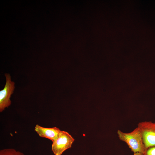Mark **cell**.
Returning a JSON list of instances; mask_svg holds the SVG:
<instances>
[{"label": "cell", "instance_id": "cell-4", "mask_svg": "<svg viewBox=\"0 0 155 155\" xmlns=\"http://www.w3.org/2000/svg\"><path fill=\"white\" fill-rule=\"evenodd\" d=\"M6 83L3 89L0 91V112H2L11 103L10 99L13 93L15 86V83L11 80V77L9 73H5Z\"/></svg>", "mask_w": 155, "mask_h": 155}, {"label": "cell", "instance_id": "cell-2", "mask_svg": "<svg viewBox=\"0 0 155 155\" xmlns=\"http://www.w3.org/2000/svg\"><path fill=\"white\" fill-rule=\"evenodd\" d=\"M137 127L141 131L143 143L146 149L155 146V122L142 121L138 123Z\"/></svg>", "mask_w": 155, "mask_h": 155}, {"label": "cell", "instance_id": "cell-3", "mask_svg": "<svg viewBox=\"0 0 155 155\" xmlns=\"http://www.w3.org/2000/svg\"><path fill=\"white\" fill-rule=\"evenodd\" d=\"M74 138L67 132L61 131L52 144V150L55 155H61L67 150L71 148Z\"/></svg>", "mask_w": 155, "mask_h": 155}, {"label": "cell", "instance_id": "cell-5", "mask_svg": "<svg viewBox=\"0 0 155 155\" xmlns=\"http://www.w3.org/2000/svg\"><path fill=\"white\" fill-rule=\"evenodd\" d=\"M34 130L40 137L48 139L52 142L57 138L61 131L56 127L47 128L38 124L35 125Z\"/></svg>", "mask_w": 155, "mask_h": 155}, {"label": "cell", "instance_id": "cell-7", "mask_svg": "<svg viewBox=\"0 0 155 155\" xmlns=\"http://www.w3.org/2000/svg\"><path fill=\"white\" fill-rule=\"evenodd\" d=\"M144 155H155V146L147 149Z\"/></svg>", "mask_w": 155, "mask_h": 155}, {"label": "cell", "instance_id": "cell-1", "mask_svg": "<svg viewBox=\"0 0 155 155\" xmlns=\"http://www.w3.org/2000/svg\"><path fill=\"white\" fill-rule=\"evenodd\" d=\"M117 133L119 139L125 142L133 153H145L146 149L143 143L141 131L138 127L130 132H124L119 129Z\"/></svg>", "mask_w": 155, "mask_h": 155}, {"label": "cell", "instance_id": "cell-6", "mask_svg": "<svg viewBox=\"0 0 155 155\" xmlns=\"http://www.w3.org/2000/svg\"><path fill=\"white\" fill-rule=\"evenodd\" d=\"M0 155H25L23 153L13 148L3 149L0 151Z\"/></svg>", "mask_w": 155, "mask_h": 155}, {"label": "cell", "instance_id": "cell-8", "mask_svg": "<svg viewBox=\"0 0 155 155\" xmlns=\"http://www.w3.org/2000/svg\"><path fill=\"white\" fill-rule=\"evenodd\" d=\"M133 155H144V154L140 153H133Z\"/></svg>", "mask_w": 155, "mask_h": 155}]
</instances>
